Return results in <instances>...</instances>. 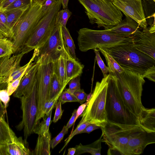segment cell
Segmentation results:
<instances>
[{"instance_id":"cell-5","label":"cell","mask_w":155,"mask_h":155,"mask_svg":"<svg viewBox=\"0 0 155 155\" xmlns=\"http://www.w3.org/2000/svg\"><path fill=\"white\" fill-rule=\"evenodd\" d=\"M78 33V45L82 52L128 44L132 42L133 39V37L121 36L108 30H97L83 28L79 30Z\"/></svg>"},{"instance_id":"cell-54","label":"cell","mask_w":155,"mask_h":155,"mask_svg":"<svg viewBox=\"0 0 155 155\" xmlns=\"http://www.w3.org/2000/svg\"><path fill=\"white\" fill-rule=\"evenodd\" d=\"M64 9L67 8L69 0H61Z\"/></svg>"},{"instance_id":"cell-10","label":"cell","mask_w":155,"mask_h":155,"mask_svg":"<svg viewBox=\"0 0 155 155\" xmlns=\"http://www.w3.org/2000/svg\"><path fill=\"white\" fill-rule=\"evenodd\" d=\"M100 125L102 131L101 142H105L110 148L117 149L123 155H124L130 136L135 132L143 130L140 126L117 124L107 121Z\"/></svg>"},{"instance_id":"cell-24","label":"cell","mask_w":155,"mask_h":155,"mask_svg":"<svg viewBox=\"0 0 155 155\" xmlns=\"http://www.w3.org/2000/svg\"><path fill=\"white\" fill-rule=\"evenodd\" d=\"M102 137V134L99 139L89 144L83 145L80 143L76 145L75 147L76 151L74 154L78 155L87 153L92 155H101Z\"/></svg>"},{"instance_id":"cell-39","label":"cell","mask_w":155,"mask_h":155,"mask_svg":"<svg viewBox=\"0 0 155 155\" xmlns=\"http://www.w3.org/2000/svg\"><path fill=\"white\" fill-rule=\"evenodd\" d=\"M68 129L66 126H64L60 132L55 137L51 140L50 143V147L52 149L54 148L62 140L64 136L67 134Z\"/></svg>"},{"instance_id":"cell-4","label":"cell","mask_w":155,"mask_h":155,"mask_svg":"<svg viewBox=\"0 0 155 155\" xmlns=\"http://www.w3.org/2000/svg\"><path fill=\"white\" fill-rule=\"evenodd\" d=\"M84 8L91 24L104 30L115 26L122 20V12L111 0H78Z\"/></svg>"},{"instance_id":"cell-51","label":"cell","mask_w":155,"mask_h":155,"mask_svg":"<svg viewBox=\"0 0 155 155\" xmlns=\"http://www.w3.org/2000/svg\"><path fill=\"white\" fill-rule=\"evenodd\" d=\"M107 154L108 155H123L117 149L110 147L108 150Z\"/></svg>"},{"instance_id":"cell-30","label":"cell","mask_w":155,"mask_h":155,"mask_svg":"<svg viewBox=\"0 0 155 155\" xmlns=\"http://www.w3.org/2000/svg\"><path fill=\"white\" fill-rule=\"evenodd\" d=\"M98 48L106 59L109 70V74L114 73L115 71L120 73L124 71V69L112 56L102 48Z\"/></svg>"},{"instance_id":"cell-36","label":"cell","mask_w":155,"mask_h":155,"mask_svg":"<svg viewBox=\"0 0 155 155\" xmlns=\"http://www.w3.org/2000/svg\"><path fill=\"white\" fill-rule=\"evenodd\" d=\"M91 123L90 122L86 121L81 124H78L75 130L71 132L68 137L65 140V144L61 149L59 152V153H60L64 149L73 137L76 135L80 134V132Z\"/></svg>"},{"instance_id":"cell-43","label":"cell","mask_w":155,"mask_h":155,"mask_svg":"<svg viewBox=\"0 0 155 155\" xmlns=\"http://www.w3.org/2000/svg\"><path fill=\"white\" fill-rule=\"evenodd\" d=\"M10 96L7 89H0V100L3 103L5 108L8 106V103L10 100Z\"/></svg>"},{"instance_id":"cell-50","label":"cell","mask_w":155,"mask_h":155,"mask_svg":"<svg viewBox=\"0 0 155 155\" xmlns=\"http://www.w3.org/2000/svg\"><path fill=\"white\" fill-rule=\"evenodd\" d=\"M0 155H8L7 144H0Z\"/></svg>"},{"instance_id":"cell-25","label":"cell","mask_w":155,"mask_h":155,"mask_svg":"<svg viewBox=\"0 0 155 155\" xmlns=\"http://www.w3.org/2000/svg\"><path fill=\"white\" fill-rule=\"evenodd\" d=\"M142 5L147 25L150 26H155V1L143 0Z\"/></svg>"},{"instance_id":"cell-16","label":"cell","mask_w":155,"mask_h":155,"mask_svg":"<svg viewBox=\"0 0 155 155\" xmlns=\"http://www.w3.org/2000/svg\"><path fill=\"white\" fill-rule=\"evenodd\" d=\"M24 55L20 52L12 56L8 55L0 58V84H7L9 76L21 66L20 61Z\"/></svg>"},{"instance_id":"cell-55","label":"cell","mask_w":155,"mask_h":155,"mask_svg":"<svg viewBox=\"0 0 155 155\" xmlns=\"http://www.w3.org/2000/svg\"><path fill=\"white\" fill-rule=\"evenodd\" d=\"M76 151V148H71L68 149V155H74L75 154Z\"/></svg>"},{"instance_id":"cell-31","label":"cell","mask_w":155,"mask_h":155,"mask_svg":"<svg viewBox=\"0 0 155 155\" xmlns=\"http://www.w3.org/2000/svg\"><path fill=\"white\" fill-rule=\"evenodd\" d=\"M62 31L64 41L69 53L73 58L75 60H77L75 53V45L69 30L66 27L62 26Z\"/></svg>"},{"instance_id":"cell-19","label":"cell","mask_w":155,"mask_h":155,"mask_svg":"<svg viewBox=\"0 0 155 155\" xmlns=\"http://www.w3.org/2000/svg\"><path fill=\"white\" fill-rule=\"evenodd\" d=\"M67 82L78 76H81L84 65L73 58L69 53L66 45L64 48Z\"/></svg>"},{"instance_id":"cell-52","label":"cell","mask_w":155,"mask_h":155,"mask_svg":"<svg viewBox=\"0 0 155 155\" xmlns=\"http://www.w3.org/2000/svg\"><path fill=\"white\" fill-rule=\"evenodd\" d=\"M6 109L0 100V116L4 119H5V114L6 113Z\"/></svg>"},{"instance_id":"cell-15","label":"cell","mask_w":155,"mask_h":155,"mask_svg":"<svg viewBox=\"0 0 155 155\" xmlns=\"http://www.w3.org/2000/svg\"><path fill=\"white\" fill-rule=\"evenodd\" d=\"M155 143V132L148 133L143 130L137 131L130 137L124 155L141 154L147 146Z\"/></svg>"},{"instance_id":"cell-20","label":"cell","mask_w":155,"mask_h":155,"mask_svg":"<svg viewBox=\"0 0 155 155\" xmlns=\"http://www.w3.org/2000/svg\"><path fill=\"white\" fill-rule=\"evenodd\" d=\"M8 155H31L32 152L28 148L27 140L22 137H18L14 133L11 141L7 144Z\"/></svg>"},{"instance_id":"cell-42","label":"cell","mask_w":155,"mask_h":155,"mask_svg":"<svg viewBox=\"0 0 155 155\" xmlns=\"http://www.w3.org/2000/svg\"><path fill=\"white\" fill-rule=\"evenodd\" d=\"M61 94H58L51 100L45 103L44 110L45 115L47 114L51 109L56 107L58 98Z\"/></svg>"},{"instance_id":"cell-14","label":"cell","mask_w":155,"mask_h":155,"mask_svg":"<svg viewBox=\"0 0 155 155\" xmlns=\"http://www.w3.org/2000/svg\"><path fill=\"white\" fill-rule=\"evenodd\" d=\"M133 36V45L155 59V26H149Z\"/></svg>"},{"instance_id":"cell-37","label":"cell","mask_w":155,"mask_h":155,"mask_svg":"<svg viewBox=\"0 0 155 155\" xmlns=\"http://www.w3.org/2000/svg\"><path fill=\"white\" fill-rule=\"evenodd\" d=\"M58 100L61 101V104L67 102H79L73 94L68 92L66 89L62 92L59 96Z\"/></svg>"},{"instance_id":"cell-26","label":"cell","mask_w":155,"mask_h":155,"mask_svg":"<svg viewBox=\"0 0 155 155\" xmlns=\"http://www.w3.org/2000/svg\"><path fill=\"white\" fill-rule=\"evenodd\" d=\"M29 7L2 11L5 15L8 26L12 31L22 14Z\"/></svg>"},{"instance_id":"cell-23","label":"cell","mask_w":155,"mask_h":155,"mask_svg":"<svg viewBox=\"0 0 155 155\" xmlns=\"http://www.w3.org/2000/svg\"><path fill=\"white\" fill-rule=\"evenodd\" d=\"M53 73L57 76L63 88L64 89L68 84L67 82L64 51L59 58L53 62Z\"/></svg>"},{"instance_id":"cell-61","label":"cell","mask_w":155,"mask_h":155,"mask_svg":"<svg viewBox=\"0 0 155 155\" xmlns=\"http://www.w3.org/2000/svg\"><path fill=\"white\" fill-rule=\"evenodd\" d=\"M111 0L113 1V0Z\"/></svg>"},{"instance_id":"cell-28","label":"cell","mask_w":155,"mask_h":155,"mask_svg":"<svg viewBox=\"0 0 155 155\" xmlns=\"http://www.w3.org/2000/svg\"><path fill=\"white\" fill-rule=\"evenodd\" d=\"M64 89L61 84L57 76L53 73L50 83L47 101H49L58 94H61Z\"/></svg>"},{"instance_id":"cell-6","label":"cell","mask_w":155,"mask_h":155,"mask_svg":"<svg viewBox=\"0 0 155 155\" xmlns=\"http://www.w3.org/2000/svg\"><path fill=\"white\" fill-rule=\"evenodd\" d=\"M61 5V0H57L31 31L19 53H27L41 47L47 41L54 29L56 15Z\"/></svg>"},{"instance_id":"cell-44","label":"cell","mask_w":155,"mask_h":155,"mask_svg":"<svg viewBox=\"0 0 155 155\" xmlns=\"http://www.w3.org/2000/svg\"><path fill=\"white\" fill-rule=\"evenodd\" d=\"M73 94L80 103L83 104L86 101L87 94L83 89L81 88L76 91Z\"/></svg>"},{"instance_id":"cell-12","label":"cell","mask_w":155,"mask_h":155,"mask_svg":"<svg viewBox=\"0 0 155 155\" xmlns=\"http://www.w3.org/2000/svg\"><path fill=\"white\" fill-rule=\"evenodd\" d=\"M66 45L63 38L62 25L55 22L54 29L47 41L41 47L34 49L35 59L46 55L54 62L56 61L63 52Z\"/></svg>"},{"instance_id":"cell-45","label":"cell","mask_w":155,"mask_h":155,"mask_svg":"<svg viewBox=\"0 0 155 155\" xmlns=\"http://www.w3.org/2000/svg\"><path fill=\"white\" fill-rule=\"evenodd\" d=\"M56 106L55 113L52 121L56 123L61 117L63 110L61 109V104L60 101H58Z\"/></svg>"},{"instance_id":"cell-57","label":"cell","mask_w":155,"mask_h":155,"mask_svg":"<svg viewBox=\"0 0 155 155\" xmlns=\"http://www.w3.org/2000/svg\"><path fill=\"white\" fill-rule=\"evenodd\" d=\"M92 94V92H91L89 94H87V99L86 101L87 102V104L89 102L90 99L91 97Z\"/></svg>"},{"instance_id":"cell-33","label":"cell","mask_w":155,"mask_h":155,"mask_svg":"<svg viewBox=\"0 0 155 155\" xmlns=\"http://www.w3.org/2000/svg\"><path fill=\"white\" fill-rule=\"evenodd\" d=\"M0 32L9 39L12 36V31L8 26L5 15L1 10H0Z\"/></svg>"},{"instance_id":"cell-29","label":"cell","mask_w":155,"mask_h":155,"mask_svg":"<svg viewBox=\"0 0 155 155\" xmlns=\"http://www.w3.org/2000/svg\"><path fill=\"white\" fill-rule=\"evenodd\" d=\"M53 109H51L47 114L42 117L41 122H39L36 125L34 133L39 135H41L49 130V127L52 121L51 120Z\"/></svg>"},{"instance_id":"cell-3","label":"cell","mask_w":155,"mask_h":155,"mask_svg":"<svg viewBox=\"0 0 155 155\" xmlns=\"http://www.w3.org/2000/svg\"><path fill=\"white\" fill-rule=\"evenodd\" d=\"M113 73L117 78L118 87L126 105L139 120L144 107L141 101L143 85L145 82L144 78L126 69L120 73L116 71Z\"/></svg>"},{"instance_id":"cell-38","label":"cell","mask_w":155,"mask_h":155,"mask_svg":"<svg viewBox=\"0 0 155 155\" xmlns=\"http://www.w3.org/2000/svg\"><path fill=\"white\" fill-rule=\"evenodd\" d=\"M80 76H78L71 80L68 83V88L67 91L71 94L76 90L81 89Z\"/></svg>"},{"instance_id":"cell-9","label":"cell","mask_w":155,"mask_h":155,"mask_svg":"<svg viewBox=\"0 0 155 155\" xmlns=\"http://www.w3.org/2000/svg\"><path fill=\"white\" fill-rule=\"evenodd\" d=\"M35 60L38 64L36 74L37 105L36 125L45 115L44 106L48 99L50 83L53 73V65L52 61L47 55H42Z\"/></svg>"},{"instance_id":"cell-48","label":"cell","mask_w":155,"mask_h":155,"mask_svg":"<svg viewBox=\"0 0 155 155\" xmlns=\"http://www.w3.org/2000/svg\"><path fill=\"white\" fill-rule=\"evenodd\" d=\"M87 104V102H86L80 105L76 110V116L74 122L77 119L78 117L83 113Z\"/></svg>"},{"instance_id":"cell-21","label":"cell","mask_w":155,"mask_h":155,"mask_svg":"<svg viewBox=\"0 0 155 155\" xmlns=\"http://www.w3.org/2000/svg\"><path fill=\"white\" fill-rule=\"evenodd\" d=\"M139 125L145 131L155 132V109L144 107L139 119Z\"/></svg>"},{"instance_id":"cell-47","label":"cell","mask_w":155,"mask_h":155,"mask_svg":"<svg viewBox=\"0 0 155 155\" xmlns=\"http://www.w3.org/2000/svg\"><path fill=\"white\" fill-rule=\"evenodd\" d=\"M100 128H101V127L99 125L91 123L81 132L80 134L83 133L89 134L94 130Z\"/></svg>"},{"instance_id":"cell-11","label":"cell","mask_w":155,"mask_h":155,"mask_svg":"<svg viewBox=\"0 0 155 155\" xmlns=\"http://www.w3.org/2000/svg\"><path fill=\"white\" fill-rule=\"evenodd\" d=\"M36 90V76L31 87L20 99L22 112V120L16 126V128L18 130H23L24 140H26L34 133L36 126V119L37 111Z\"/></svg>"},{"instance_id":"cell-32","label":"cell","mask_w":155,"mask_h":155,"mask_svg":"<svg viewBox=\"0 0 155 155\" xmlns=\"http://www.w3.org/2000/svg\"><path fill=\"white\" fill-rule=\"evenodd\" d=\"M13 54L12 44L8 38L5 37L0 39V58Z\"/></svg>"},{"instance_id":"cell-58","label":"cell","mask_w":155,"mask_h":155,"mask_svg":"<svg viewBox=\"0 0 155 155\" xmlns=\"http://www.w3.org/2000/svg\"><path fill=\"white\" fill-rule=\"evenodd\" d=\"M5 37H6L0 32V39Z\"/></svg>"},{"instance_id":"cell-8","label":"cell","mask_w":155,"mask_h":155,"mask_svg":"<svg viewBox=\"0 0 155 155\" xmlns=\"http://www.w3.org/2000/svg\"><path fill=\"white\" fill-rule=\"evenodd\" d=\"M109 74L96 83L92 96L83 113L78 124L88 121L99 125L107 121L105 103Z\"/></svg>"},{"instance_id":"cell-53","label":"cell","mask_w":155,"mask_h":155,"mask_svg":"<svg viewBox=\"0 0 155 155\" xmlns=\"http://www.w3.org/2000/svg\"><path fill=\"white\" fill-rule=\"evenodd\" d=\"M15 0H3L0 10H2L12 3Z\"/></svg>"},{"instance_id":"cell-18","label":"cell","mask_w":155,"mask_h":155,"mask_svg":"<svg viewBox=\"0 0 155 155\" xmlns=\"http://www.w3.org/2000/svg\"><path fill=\"white\" fill-rule=\"evenodd\" d=\"M37 68V63L35 61L22 77L18 87L13 94L14 97L20 99L31 87L35 80Z\"/></svg>"},{"instance_id":"cell-41","label":"cell","mask_w":155,"mask_h":155,"mask_svg":"<svg viewBox=\"0 0 155 155\" xmlns=\"http://www.w3.org/2000/svg\"><path fill=\"white\" fill-rule=\"evenodd\" d=\"M25 73L22 74L19 77L7 84V89L8 94L11 96L15 91L18 87L21 79Z\"/></svg>"},{"instance_id":"cell-13","label":"cell","mask_w":155,"mask_h":155,"mask_svg":"<svg viewBox=\"0 0 155 155\" xmlns=\"http://www.w3.org/2000/svg\"><path fill=\"white\" fill-rule=\"evenodd\" d=\"M113 3L125 16L136 22L142 29L147 27L142 0H114Z\"/></svg>"},{"instance_id":"cell-35","label":"cell","mask_w":155,"mask_h":155,"mask_svg":"<svg viewBox=\"0 0 155 155\" xmlns=\"http://www.w3.org/2000/svg\"><path fill=\"white\" fill-rule=\"evenodd\" d=\"M31 4V0H15L10 5L1 10H9L18 8H28Z\"/></svg>"},{"instance_id":"cell-56","label":"cell","mask_w":155,"mask_h":155,"mask_svg":"<svg viewBox=\"0 0 155 155\" xmlns=\"http://www.w3.org/2000/svg\"><path fill=\"white\" fill-rule=\"evenodd\" d=\"M46 0H31V4L37 3L42 5Z\"/></svg>"},{"instance_id":"cell-17","label":"cell","mask_w":155,"mask_h":155,"mask_svg":"<svg viewBox=\"0 0 155 155\" xmlns=\"http://www.w3.org/2000/svg\"><path fill=\"white\" fill-rule=\"evenodd\" d=\"M139 25L127 16L115 26L107 29L109 31L121 36L133 37L141 31Z\"/></svg>"},{"instance_id":"cell-60","label":"cell","mask_w":155,"mask_h":155,"mask_svg":"<svg viewBox=\"0 0 155 155\" xmlns=\"http://www.w3.org/2000/svg\"><path fill=\"white\" fill-rule=\"evenodd\" d=\"M153 0L154 1H155V0Z\"/></svg>"},{"instance_id":"cell-7","label":"cell","mask_w":155,"mask_h":155,"mask_svg":"<svg viewBox=\"0 0 155 155\" xmlns=\"http://www.w3.org/2000/svg\"><path fill=\"white\" fill-rule=\"evenodd\" d=\"M45 15L41 5L37 3H32L24 12L12 29V35L9 39L13 54L19 53L31 31Z\"/></svg>"},{"instance_id":"cell-2","label":"cell","mask_w":155,"mask_h":155,"mask_svg":"<svg viewBox=\"0 0 155 155\" xmlns=\"http://www.w3.org/2000/svg\"><path fill=\"white\" fill-rule=\"evenodd\" d=\"M109 74L105 103L107 121L117 124L140 126L138 118L129 109L122 98L117 78L113 73Z\"/></svg>"},{"instance_id":"cell-1","label":"cell","mask_w":155,"mask_h":155,"mask_svg":"<svg viewBox=\"0 0 155 155\" xmlns=\"http://www.w3.org/2000/svg\"><path fill=\"white\" fill-rule=\"evenodd\" d=\"M102 48L112 56L124 69L155 82V59L136 49L133 42Z\"/></svg>"},{"instance_id":"cell-49","label":"cell","mask_w":155,"mask_h":155,"mask_svg":"<svg viewBox=\"0 0 155 155\" xmlns=\"http://www.w3.org/2000/svg\"><path fill=\"white\" fill-rule=\"evenodd\" d=\"M76 109H75L72 113V115L66 125V127L68 129L72 126L74 123V121L76 116Z\"/></svg>"},{"instance_id":"cell-40","label":"cell","mask_w":155,"mask_h":155,"mask_svg":"<svg viewBox=\"0 0 155 155\" xmlns=\"http://www.w3.org/2000/svg\"><path fill=\"white\" fill-rule=\"evenodd\" d=\"M95 54V58L97 61V64L100 68L103 76L107 74L109 72V70L107 67L104 64V61L101 59L99 49L98 48H95L94 49Z\"/></svg>"},{"instance_id":"cell-27","label":"cell","mask_w":155,"mask_h":155,"mask_svg":"<svg viewBox=\"0 0 155 155\" xmlns=\"http://www.w3.org/2000/svg\"><path fill=\"white\" fill-rule=\"evenodd\" d=\"M14 133L5 119L0 116V144H7L10 142Z\"/></svg>"},{"instance_id":"cell-22","label":"cell","mask_w":155,"mask_h":155,"mask_svg":"<svg viewBox=\"0 0 155 155\" xmlns=\"http://www.w3.org/2000/svg\"><path fill=\"white\" fill-rule=\"evenodd\" d=\"M51 137V134L49 130L43 134L38 135L35 147L32 151V155H50Z\"/></svg>"},{"instance_id":"cell-59","label":"cell","mask_w":155,"mask_h":155,"mask_svg":"<svg viewBox=\"0 0 155 155\" xmlns=\"http://www.w3.org/2000/svg\"><path fill=\"white\" fill-rule=\"evenodd\" d=\"M3 0H0V10L1 9Z\"/></svg>"},{"instance_id":"cell-34","label":"cell","mask_w":155,"mask_h":155,"mask_svg":"<svg viewBox=\"0 0 155 155\" xmlns=\"http://www.w3.org/2000/svg\"><path fill=\"white\" fill-rule=\"evenodd\" d=\"M72 15V12L67 8L59 10L57 13L55 23H60L62 26L66 27L67 21Z\"/></svg>"},{"instance_id":"cell-46","label":"cell","mask_w":155,"mask_h":155,"mask_svg":"<svg viewBox=\"0 0 155 155\" xmlns=\"http://www.w3.org/2000/svg\"><path fill=\"white\" fill-rule=\"evenodd\" d=\"M56 1L57 0H46L41 5L43 12L45 14H47Z\"/></svg>"}]
</instances>
